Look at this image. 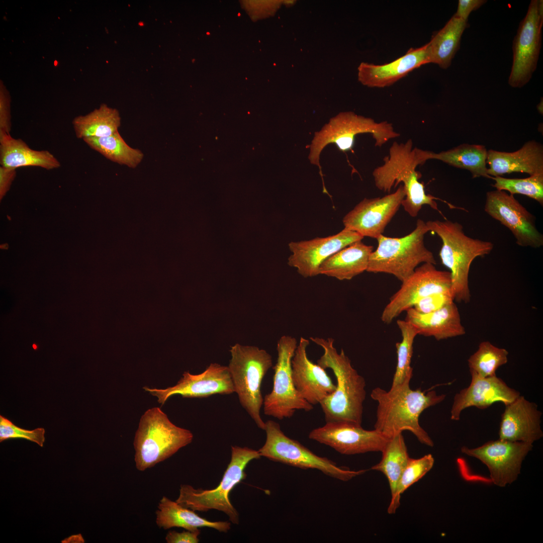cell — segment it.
Wrapping results in <instances>:
<instances>
[{"label":"cell","mask_w":543,"mask_h":543,"mask_svg":"<svg viewBox=\"0 0 543 543\" xmlns=\"http://www.w3.org/2000/svg\"><path fill=\"white\" fill-rule=\"evenodd\" d=\"M411 378L391 386L389 391L380 387L372 390L371 397L378 403L375 429L388 438L408 430L421 443L432 447L433 441L420 426L419 417L424 410L444 400L445 395L434 390L425 393L420 388L412 390Z\"/></svg>","instance_id":"cell-1"},{"label":"cell","mask_w":543,"mask_h":543,"mask_svg":"<svg viewBox=\"0 0 543 543\" xmlns=\"http://www.w3.org/2000/svg\"><path fill=\"white\" fill-rule=\"evenodd\" d=\"M310 339L323 350L317 364L324 369H331L337 382L335 391L319 404L326 422H346L361 425L366 396L365 379L353 368L343 349L338 352L333 338L311 337Z\"/></svg>","instance_id":"cell-2"},{"label":"cell","mask_w":543,"mask_h":543,"mask_svg":"<svg viewBox=\"0 0 543 543\" xmlns=\"http://www.w3.org/2000/svg\"><path fill=\"white\" fill-rule=\"evenodd\" d=\"M426 224L429 231L436 233L442 241L439 255L442 264L450 270L454 301L469 302L471 263L476 258L489 254L494 248L493 243L467 236L463 226L457 222L436 220L427 221Z\"/></svg>","instance_id":"cell-3"},{"label":"cell","mask_w":543,"mask_h":543,"mask_svg":"<svg viewBox=\"0 0 543 543\" xmlns=\"http://www.w3.org/2000/svg\"><path fill=\"white\" fill-rule=\"evenodd\" d=\"M192 432L171 422L159 407L142 415L133 442L137 470L143 472L168 459L191 443Z\"/></svg>","instance_id":"cell-4"},{"label":"cell","mask_w":543,"mask_h":543,"mask_svg":"<svg viewBox=\"0 0 543 543\" xmlns=\"http://www.w3.org/2000/svg\"><path fill=\"white\" fill-rule=\"evenodd\" d=\"M428 232L426 222L418 219L415 229L407 235L399 238L380 235L377 238L378 247L370 256L367 272L391 274L402 282L419 264L435 265L432 252L424 244V236Z\"/></svg>","instance_id":"cell-5"},{"label":"cell","mask_w":543,"mask_h":543,"mask_svg":"<svg viewBox=\"0 0 543 543\" xmlns=\"http://www.w3.org/2000/svg\"><path fill=\"white\" fill-rule=\"evenodd\" d=\"M260 457L258 450L232 446L230 463L217 487L209 490L195 489L191 485L182 484L175 502L195 511L205 512L211 509L222 511L232 523L238 524L239 513L231 503L229 494L235 486L246 478L245 470L248 464Z\"/></svg>","instance_id":"cell-6"},{"label":"cell","mask_w":543,"mask_h":543,"mask_svg":"<svg viewBox=\"0 0 543 543\" xmlns=\"http://www.w3.org/2000/svg\"><path fill=\"white\" fill-rule=\"evenodd\" d=\"M230 352L228 367L235 392L257 427L264 430L265 423L260 415L263 403L261 389L263 378L273 365L272 356L257 346L239 343L232 346Z\"/></svg>","instance_id":"cell-7"},{"label":"cell","mask_w":543,"mask_h":543,"mask_svg":"<svg viewBox=\"0 0 543 543\" xmlns=\"http://www.w3.org/2000/svg\"><path fill=\"white\" fill-rule=\"evenodd\" d=\"M361 133H371L375 146L382 147L390 139L400 136L393 125L387 121L378 123L371 118L348 111L339 113L331 118L321 129L314 134L310 145L308 158L311 163L319 167L322 177L319 159L320 153L328 144H335L342 152L352 150L355 136Z\"/></svg>","instance_id":"cell-8"},{"label":"cell","mask_w":543,"mask_h":543,"mask_svg":"<svg viewBox=\"0 0 543 543\" xmlns=\"http://www.w3.org/2000/svg\"><path fill=\"white\" fill-rule=\"evenodd\" d=\"M265 423L266 440L258 450L261 457L302 469H316L344 482L368 471H354L339 467L331 460L317 456L298 441L287 436L276 421L268 420Z\"/></svg>","instance_id":"cell-9"},{"label":"cell","mask_w":543,"mask_h":543,"mask_svg":"<svg viewBox=\"0 0 543 543\" xmlns=\"http://www.w3.org/2000/svg\"><path fill=\"white\" fill-rule=\"evenodd\" d=\"M297 344L296 339L289 335L278 340L273 388L263 398L264 414L279 420L292 417L297 410L309 412L314 408L300 395L293 383L292 359Z\"/></svg>","instance_id":"cell-10"},{"label":"cell","mask_w":543,"mask_h":543,"mask_svg":"<svg viewBox=\"0 0 543 543\" xmlns=\"http://www.w3.org/2000/svg\"><path fill=\"white\" fill-rule=\"evenodd\" d=\"M542 25V1L532 0L513 41V61L508 78L511 87L523 86L536 70L541 48Z\"/></svg>","instance_id":"cell-11"},{"label":"cell","mask_w":543,"mask_h":543,"mask_svg":"<svg viewBox=\"0 0 543 543\" xmlns=\"http://www.w3.org/2000/svg\"><path fill=\"white\" fill-rule=\"evenodd\" d=\"M400 289L390 298L381 315V320L391 323L403 312L413 307L429 295L451 292L449 272L438 270L435 264L424 263L402 282Z\"/></svg>","instance_id":"cell-12"},{"label":"cell","mask_w":543,"mask_h":543,"mask_svg":"<svg viewBox=\"0 0 543 543\" xmlns=\"http://www.w3.org/2000/svg\"><path fill=\"white\" fill-rule=\"evenodd\" d=\"M532 447V443L499 438L476 448L464 446L461 450L485 464L489 471L491 481L503 487L517 480L522 462Z\"/></svg>","instance_id":"cell-13"},{"label":"cell","mask_w":543,"mask_h":543,"mask_svg":"<svg viewBox=\"0 0 543 543\" xmlns=\"http://www.w3.org/2000/svg\"><path fill=\"white\" fill-rule=\"evenodd\" d=\"M484 210L510 230L516 244L538 248L543 245V235L538 230L534 216L506 191L488 192Z\"/></svg>","instance_id":"cell-14"},{"label":"cell","mask_w":543,"mask_h":543,"mask_svg":"<svg viewBox=\"0 0 543 543\" xmlns=\"http://www.w3.org/2000/svg\"><path fill=\"white\" fill-rule=\"evenodd\" d=\"M308 437L345 455L382 452L389 439L375 429L366 430L346 422H326L311 430Z\"/></svg>","instance_id":"cell-15"},{"label":"cell","mask_w":543,"mask_h":543,"mask_svg":"<svg viewBox=\"0 0 543 543\" xmlns=\"http://www.w3.org/2000/svg\"><path fill=\"white\" fill-rule=\"evenodd\" d=\"M143 388L156 397L158 402L161 405L174 395L184 398H206L217 394L228 395L235 392L228 367L217 363H211L200 374L185 372L173 386L164 389L147 387Z\"/></svg>","instance_id":"cell-16"},{"label":"cell","mask_w":543,"mask_h":543,"mask_svg":"<svg viewBox=\"0 0 543 543\" xmlns=\"http://www.w3.org/2000/svg\"><path fill=\"white\" fill-rule=\"evenodd\" d=\"M364 238L356 232L344 228L338 233L309 240L292 241L289 244L292 254L289 257V266L297 269L304 278L319 275L321 264L330 256Z\"/></svg>","instance_id":"cell-17"},{"label":"cell","mask_w":543,"mask_h":543,"mask_svg":"<svg viewBox=\"0 0 543 543\" xmlns=\"http://www.w3.org/2000/svg\"><path fill=\"white\" fill-rule=\"evenodd\" d=\"M405 196L402 185L397 190L382 197L365 198L343 218L344 228L363 237L377 239L401 206Z\"/></svg>","instance_id":"cell-18"},{"label":"cell","mask_w":543,"mask_h":543,"mask_svg":"<svg viewBox=\"0 0 543 543\" xmlns=\"http://www.w3.org/2000/svg\"><path fill=\"white\" fill-rule=\"evenodd\" d=\"M420 149L413 147L412 139L405 143H393L389 154L384 158V163L373 172L375 186L380 190L389 193L394 186L402 183L404 190L418 184L421 173L417 166L424 164L420 155Z\"/></svg>","instance_id":"cell-19"},{"label":"cell","mask_w":543,"mask_h":543,"mask_svg":"<svg viewBox=\"0 0 543 543\" xmlns=\"http://www.w3.org/2000/svg\"><path fill=\"white\" fill-rule=\"evenodd\" d=\"M309 339L301 337L292 359V376L296 389L312 405L320 403L336 389L324 369L308 357Z\"/></svg>","instance_id":"cell-20"},{"label":"cell","mask_w":543,"mask_h":543,"mask_svg":"<svg viewBox=\"0 0 543 543\" xmlns=\"http://www.w3.org/2000/svg\"><path fill=\"white\" fill-rule=\"evenodd\" d=\"M470 385L457 393L450 410V419L459 420L462 411L474 406L485 409L496 402L505 405L513 401L519 395L518 391L509 387L496 376L482 378L471 373Z\"/></svg>","instance_id":"cell-21"},{"label":"cell","mask_w":543,"mask_h":543,"mask_svg":"<svg viewBox=\"0 0 543 543\" xmlns=\"http://www.w3.org/2000/svg\"><path fill=\"white\" fill-rule=\"evenodd\" d=\"M499 431V439L533 443L543 436L542 413L537 405L520 395L505 405Z\"/></svg>","instance_id":"cell-22"},{"label":"cell","mask_w":543,"mask_h":543,"mask_svg":"<svg viewBox=\"0 0 543 543\" xmlns=\"http://www.w3.org/2000/svg\"><path fill=\"white\" fill-rule=\"evenodd\" d=\"M427 44L411 48L402 56L383 65L361 62L358 67V79L371 87L389 86L410 72L427 63Z\"/></svg>","instance_id":"cell-23"},{"label":"cell","mask_w":543,"mask_h":543,"mask_svg":"<svg viewBox=\"0 0 543 543\" xmlns=\"http://www.w3.org/2000/svg\"><path fill=\"white\" fill-rule=\"evenodd\" d=\"M488 174L491 177L512 172L529 175L543 172V146L530 140L517 151L508 152L490 149L487 152Z\"/></svg>","instance_id":"cell-24"},{"label":"cell","mask_w":543,"mask_h":543,"mask_svg":"<svg viewBox=\"0 0 543 543\" xmlns=\"http://www.w3.org/2000/svg\"><path fill=\"white\" fill-rule=\"evenodd\" d=\"M406 312L405 320L416 329L418 335L432 336L440 340L466 333L458 308L454 302L429 313H420L412 307Z\"/></svg>","instance_id":"cell-25"},{"label":"cell","mask_w":543,"mask_h":543,"mask_svg":"<svg viewBox=\"0 0 543 543\" xmlns=\"http://www.w3.org/2000/svg\"><path fill=\"white\" fill-rule=\"evenodd\" d=\"M0 163L15 169L33 166L48 170L59 168L61 164L49 151L32 149L22 139L6 133H0Z\"/></svg>","instance_id":"cell-26"},{"label":"cell","mask_w":543,"mask_h":543,"mask_svg":"<svg viewBox=\"0 0 543 543\" xmlns=\"http://www.w3.org/2000/svg\"><path fill=\"white\" fill-rule=\"evenodd\" d=\"M373 246L361 241L354 242L326 259L319 267V274L339 280H349L367 271Z\"/></svg>","instance_id":"cell-27"},{"label":"cell","mask_w":543,"mask_h":543,"mask_svg":"<svg viewBox=\"0 0 543 543\" xmlns=\"http://www.w3.org/2000/svg\"><path fill=\"white\" fill-rule=\"evenodd\" d=\"M155 514L156 525L159 528L165 530L176 527L195 531L200 527H207L226 533L231 528L229 521L208 520L198 515L195 511L181 506L166 496H163L160 500Z\"/></svg>","instance_id":"cell-28"},{"label":"cell","mask_w":543,"mask_h":543,"mask_svg":"<svg viewBox=\"0 0 543 543\" xmlns=\"http://www.w3.org/2000/svg\"><path fill=\"white\" fill-rule=\"evenodd\" d=\"M487 152L484 145L464 143L439 153L421 150V155L425 162L429 159H436L454 167L467 169L474 178L482 176L492 178L488 174L486 166Z\"/></svg>","instance_id":"cell-29"},{"label":"cell","mask_w":543,"mask_h":543,"mask_svg":"<svg viewBox=\"0 0 543 543\" xmlns=\"http://www.w3.org/2000/svg\"><path fill=\"white\" fill-rule=\"evenodd\" d=\"M468 26V21L454 15L427 43V63L436 64L443 69L449 67L460 48L462 36Z\"/></svg>","instance_id":"cell-30"},{"label":"cell","mask_w":543,"mask_h":543,"mask_svg":"<svg viewBox=\"0 0 543 543\" xmlns=\"http://www.w3.org/2000/svg\"><path fill=\"white\" fill-rule=\"evenodd\" d=\"M381 452V461L371 469L385 475L389 482L392 498L402 473L410 458L402 433L390 438Z\"/></svg>","instance_id":"cell-31"},{"label":"cell","mask_w":543,"mask_h":543,"mask_svg":"<svg viewBox=\"0 0 543 543\" xmlns=\"http://www.w3.org/2000/svg\"><path fill=\"white\" fill-rule=\"evenodd\" d=\"M72 124L77 138H100L118 131L121 119L116 111L103 107L88 115L74 118Z\"/></svg>","instance_id":"cell-32"},{"label":"cell","mask_w":543,"mask_h":543,"mask_svg":"<svg viewBox=\"0 0 543 543\" xmlns=\"http://www.w3.org/2000/svg\"><path fill=\"white\" fill-rule=\"evenodd\" d=\"M82 140L91 148L110 160L129 167H136L144 157L141 150L128 145L119 131L109 136Z\"/></svg>","instance_id":"cell-33"},{"label":"cell","mask_w":543,"mask_h":543,"mask_svg":"<svg viewBox=\"0 0 543 543\" xmlns=\"http://www.w3.org/2000/svg\"><path fill=\"white\" fill-rule=\"evenodd\" d=\"M508 355L506 349L498 347L489 341H483L468 359L470 373L482 378L496 376L498 368L507 363Z\"/></svg>","instance_id":"cell-34"},{"label":"cell","mask_w":543,"mask_h":543,"mask_svg":"<svg viewBox=\"0 0 543 543\" xmlns=\"http://www.w3.org/2000/svg\"><path fill=\"white\" fill-rule=\"evenodd\" d=\"M397 324L401 333L402 340L396 344L397 363L391 386L400 384L407 378L412 377L411 363L413 343L418 335L416 329L405 320H398Z\"/></svg>","instance_id":"cell-35"},{"label":"cell","mask_w":543,"mask_h":543,"mask_svg":"<svg viewBox=\"0 0 543 543\" xmlns=\"http://www.w3.org/2000/svg\"><path fill=\"white\" fill-rule=\"evenodd\" d=\"M434 460L431 454L419 459L410 458L398 481L394 496L388 508L389 514H394L399 507L401 495L411 485L419 481L433 467Z\"/></svg>","instance_id":"cell-36"},{"label":"cell","mask_w":543,"mask_h":543,"mask_svg":"<svg viewBox=\"0 0 543 543\" xmlns=\"http://www.w3.org/2000/svg\"><path fill=\"white\" fill-rule=\"evenodd\" d=\"M493 185L497 190L509 192L510 194H521L535 200L543 205V172L522 178H510L498 176L492 177Z\"/></svg>","instance_id":"cell-37"},{"label":"cell","mask_w":543,"mask_h":543,"mask_svg":"<svg viewBox=\"0 0 543 543\" xmlns=\"http://www.w3.org/2000/svg\"><path fill=\"white\" fill-rule=\"evenodd\" d=\"M45 429L37 428L27 430L15 425L10 420L0 416V441L10 438H24L43 447L45 441Z\"/></svg>","instance_id":"cell-38"},{"label":"cell","mask_w":543,"mask_h":543,"mask_svg":"<svg viewBox=\"0 0 543 543\" xmlns=\"http://www.w3.org/2000/svg\"><path fill=\"white\" fill-rule=\"evenodd\" d=\"M454 301L451 292L434 294L422 298L412 308L420 313L426 314L437 311Z\"/></svg>","instance_id":"cell-39"},{"label":"cell","mask_w":543,"mask_h":543,"mask_svg":"<svg viewBox=\"0 0 543 543\" xmlns=\"http://www.w3.org/2000/svg\"><path fill=\"white\" fill-rule=\"evenodd\" d=\"M200 532L199 529L195 531L187 530L180 532L170 530L166 534L165 539L167 543H198Z\"/></svg>","instance_id":"cell-40"},{"label":"cell","mask_w":543,"mask_h":543,"mask_svg":"<svg viewBox=\"0 0 543 543\" xmlns=\"http://www.w3.org/2000/svg\"><path fill=\"white\" fill-rule=\"evenodd\" d=\"M487 2L485 0H459L457 12L454 15L468 21L470 13L480 8Z\"/></svg>","instance_id":"cell-41"},{"label":"cell","mask_w":543,"mask_h":543,"mask_svg":"<svg viewBox=\"0 0 543 543\" xmlns=\"http://www.w3.org/2000/svg\"><path fill=\"white\" fill-rule=\"evenodd\" d=\"M16 173V169L0 166V195L2 198L10 188Z\"/></svg>","instance_id":"cell-42"},{"label":"cell","mask_w":543,"mask_h":543,"mask_svg":"<svg viewBox=\"0 0 543 543\" xmlns=\"http://www.w3.org/2000/svg\"><path fill=\"white\" fill-rule=\"evenodd\" d=\"M537 109L538 111L540 112V113H541V114H542V100H541V102H540L537 106Z\"/></svg>","instance_id":"cell-43"}]
</instances>
